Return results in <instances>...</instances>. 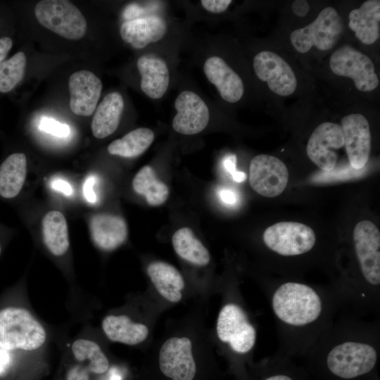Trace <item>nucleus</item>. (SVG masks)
Wrapping results in <instances>:
<instances>
[{
    "label": "nucleus",
    "mask_w": 380,
    "mask_h": 380,
    "mask_svg": "<svg viewBox=\"0 0 380 380\" xmlns=\"http://www.w3.org/2000/svg\"><path fill=\"white\" fill-rule=\"evenodd\" d=\"M263 380H293V378L284 374H276L266 377Z\"/></svg>",
    "instance_id": "nucleus-41"
},
{
    "label": "nucleus",
    "mask_w": 380,
    "mask_h": 380,
    "mask_svg": "<svg viewBox=\"0 0 380 380\" xmlns=\"http://www.w3.org/2000/svg\"><path fill=\"white\" fill-rule=\"evenodd\" d=\"M177 114L172 127L178 133L191 135L203 131L208 125L210 114L204 101L191 91L181 92L175 101Z\"/></svg>",
    "instance_id": "nucleus-14"
},
{
    "label": "nucleus",
    "mask_w": 380,
    "mask_h": 380,
    "mask_svg": "<svg viewBox=\"0 0 380 380\" xmlns=\"http://www.w3.org/2000/svg\"><path fill=\"white\" fill-rule=\"evenodd\" d=\"M69 90L72 112L80 116H89L96 108L102 82L93 72L82 70L70 76Z\"/></svg>",
    "instance_id": "nucleus-15"
},
{
    "label": "nucleus",
    "mask_w": 380,
    "mask_h": 380,
    "mask_svg": "<svg viewBox=\"0 0 380 380\" xmlns=\"http://www.w3.org/2000/svg\"><path fill=\"white\" fill-rule=\"evenodd\" d=\"M224 170L232 177L236 182H242L246 179V175L243 172L236 170V156L234 154H228L223 159Z\"/></svg>",
    "instance_id": "nucleus-32"
},
{
    "label": "nucleus",
    "mask_w": 380,
    "mask_h": 380,
    "mask_svg": "<svg viewBox=\"0 0 380 380\" xmlns=\"http://www.w3.org/2000/svg\"><path fill=\"white\" fill-rule=\"evenodd\" d=\"M124 108V101L118 92L108 94L99 103L91 122L93 135L103 139L118 128Z\"/></svg>",
    "instance_id": "nucleus-21"
},
{
    "label": "nucleus",
    "mask_w": 380,
    "mask_h": 380,
    "mask_svg": "<svg viewBox=\"0 0 380 380\" xmlns=\"http://www.w3.org/2000/svg\"><path fill=\"white\" fill-rule=\"evenodd\" d=\"M329 65L335 75L351 78L359 91H371L379 84L372 60L350 46L336 50L331 56Z\"/></svg>",
    "instance_id": "nucleus-8"
},
{
    "label": "nucleus",
    "mask_w": 380,
    "mask_h": 380,
    "mask_svg": "<svg viewBox=\"0 0 380 380\" xmlns=\"http://www.w3.org/2000/svg\"><path fill=\"white\" fill-rule=\"evenodd\" d=\"M253 69L257 77L267 82L276 94L287 96L297 87V80L291 66L279 55L263 51L253 58Z\"/></svg>",
    "instance_id": "nucleus-11"
},
{
    "label": "nucleus",
    "mask_w": 380,
    "mask_h": 380,
    "mask_svg": "<svg viewBox=\"0 0 380 380\" xmlns=\"http://www.w3.org/2000/svg\"><path fill=\"white\" fill-rule=\"evenodd\" d=\"M71 350L77 361L87 362L86 367L89 372L100 374L108 369V360L96 342L89 339L78 338L72 343Z\"/></svg>",
    "instance_id": "nucleus-29"
},
{
    "label": "nucleus",
    "mask_w": 380,
    "mask_h": 380,
    "mask_svg": "<svg viewBox=\"0 0 380 380\" xmlns=\"http://www.w3.org/2000/svg\"><path fill=\"white\" fill-rule=\"evenodd\" d=\"M288 181V169L278 158L260 154L251 160L249 183L260 195L270 198L277 196L284 191Z\"/></svg>",
    "instance_id": "nucleus-9"
},
{
    "label": "nucleus",
    "mask_w": 380,
    "mask_h": 380,
    "mask_svg": "<svg viewBox=\"0 0 380 380\" xmlns=\"http://www.w3.org/2000/svg\"><path fill=\"white\" fill-rule=\"evenodd\" d=\"M132 186L136 193L146 197L147 203L153 206H158L168 198L167 186L159 180L153 169L145 165L135 175Z\"/></svg>",
    "instance_id": "nucleus-28"
},
{
    "label": "nucleus",
    "mask_w": 380,
    "mask_h": 380,
    "mask_svg": "<svg viewBox=\"0 0 380 380\" xmlns=\"http://www.w3.org/2000/svg\"><path fill=\"white\" fill-rule=\"evenodd\" d=\"M147 273L158 293L172 303L179 302L184 281L180 272L169 263L156 261L149 264Z\"/></svg>",
    "instance_id": "nucleus-22"
},
{
    "label": "nucleus",
    "mask_w": 380,
    "mask_h": 380,
    "mask_svg": "<svg viewBox=\"0 0 380 380\" xmlns=\"http://www.w3.org/2000/svg\"><path fill=\"white\" fill-rule=\"evenodd\" d=\"M166 31L165 21L155 15L126 20L120 28L122 40L135 49H142L150 43L159 41Z\"/></svg>",
    "instance_id": "nucleus-18"
},
{
    "label": "nucleus",
    "mask_w": 380,
    "mask_h": 380,
    "mask_svg": "<svg viewBox=\"0 0 380 380\" xmlns=\"http://www.w3.org/2000/svg\"><path fill=\"white\" fill-rule=\"evenodd\" d=\"M159 365L172 380H193L196 367L191 341L186 337L168 338L160 350Z\"/></svg>",
    "instance_id": "nucleus-12"
},
{
    "label": "nucleus",
    "mask_w": 380,
    "mask_h": 380,
    "mask_svg": "<svg viewBox=\"0 0 380 380\" xmlns=\"http://www.w3.org/2000/svg\"><path fill=\"white\" fill-rule=\"evenodd\" d=\"M341 126L350 167L357 170H362L370 155L369 124L364 115L354 113L343 117Z\"/></svg>",
    "instance_id": "nucleus-13"
},
{
    "label": "nucleus",
    "mask_w": 380,
    "mask_h": 380,
    "mask_svg": "<svg viewBox=\"0 0 380 380\" xmlns=\"http://www.w3.org/2000/svg\"><path fill=\"white\" fill-rule=\"evenodd\" d=\"M218 195L221 201L227 205H233L238 201L236 193L230 189H221L218 191Z\"/></svg>",
    "instance_id": "nucleus-36"
},
{
    "label": "nucleus",
    "mask_w": 380,
    "mask_h": 380,
    "mask_svg": "<svg viewBox=\"0 0 380 380\" xmlns=\"http://www.w3.org/2000/svg\"><path fill=\"white\" fill-rule=\"evenodd\" d=\"M137 65L141 75L142 91L151 99H160L166 92L170 81L165 61L153 55H144L139 58Z\"/></svg>",
    "instance_id": "nucleus-19"
},
{
    "label": "nucleus",
    "mask_w": 380,
    "mask_h": 380,
    "mask_svg": "<svg viewBox=\"0 0 380 380\" xmlns=\"http://www.w3.org/2000/svg\"><path fill=\"white\" fill-rule=\"evenodd\" d=\"M26 66L23 52H18L8 60L0 62V92L11 91L23 79Z\"/></svg>",
    "instance_id": "nucleus-30"
},
{
    "label": "nucleus",
    "mask_w": 380,
    "mask_h": 380,
    "mask_svg": "<svg viewBox=\"0 0 380 380\" xmlns=\"http://www.w3.org/2000/svg\"><path fill=\"white\" fill-rule=\"evenodd\" d=\"M39 128L56 137H64L70 134V128L66 124L61 123L49 118L42 119Z\"/></svg>",
    "instance_id": "nucleus-31"
},
{
    "label": "nucleus",
    "mask_w": 380,
    "mask_h": 380,
    "mask_svg": "<svg viewBox=\"0 0 380 380\" xmlns=\"http://www.w3.org/2000/svg\"><path fill=\"white\" fill-rule=\"evenodd\" d=\"M42 324L25 308L8 307L0 310V348L32 351L46 340Z\"/></svg>",
    "instance_id": "nucleus-3"
},
{
    "label": "nucleus",
    "mask_w": 380,
    "mask_h": 380,
    "mask_svg": "<svg viewBox=\"0 0 380 380\" xmlns=\"http://www.w3.org/2000/svg\"><path fill=\"white\" fill-rule=\"evenodd\" d=\"M12 357L9 350L0 348V375L7 372L11 366Z\"/></svg>",
    "instance_id": "nucleus-37"
},
{
    "label": "nucleus",
    "mask_w": 380,
    "mask_h": 380,
    "mask_svg": "<svg viewBox=\"0 0 380 380\" xmlns=\"http://www.w3.org/2000/svg\"><path fill=\"white\" fill-rule=\"evenodd\" d=\"M91 236L94 244L103 251H110L120 246L127 238V226L118 215L98 213L89 222Z\"/></svg>",
    "instance_id": "nucleus-16"
},
{
    "label": "nucleus",
    "mask_w": 380,
    "mask_h": 380,
    "mask_svg": "<svg viewBox=\"0 0 380 380\" xmlns=\"http://www.w3.org/2000/svg\"><path fill=\"white\" fill-rule=\"evenodd\" d=\"M110 380H122L121 373L115 368L110 370Z\"/></svg>",
    "instance_id": "nucleus-42"
},
{
    "label": "nucleus",
    "mask_w": 380,
    "mask_h": 380,
    "mask_svg": "<svg viewBox=\"0 0 380 380\" xmlns=\"http://www.w3.org/2000/svg\"><path fill=\"white\" fill-rule=\"evenodd\" d=\"M292 10L296 15L304 17L308 14L310 6L307 1L296 0L292 4Z\"/></svg>",
    "instance_id": "nucleus-38"
},
{
    "label": "nucleus",
    "mask_w": 380,
    "mask_h": 380,
    "mask_svg": "<svg viewBox=\"0 0 380 380\" xmlns=\"http://www.w3.org/2000/svg\"><path fill=\"white\" fill-rule=\"evenodd\" d=\"M379 350V317L365 320L348 312L335 319L307 353L322 357L333 376L351 380L374 370Z\"/></svg>",
    "instance_id": "nucleus-2"
},
{
    "label": "nucleus",
    "mask_w": 380,
    "mask_h": 380,
    "mask_svg": "<svg viewBox=\"0 0 380 380\" xmlns=\"http://www.w3.org/2000/svg\"><path fill=\"white\" fill-rule=\"evenodd\" d=\"M343 32V22L332 7L324 8L307 26L296 30L291 34V42L300 53L308 52L312 46L319 50L331 49Z\"/></svg>",
    "instance_id": "nucleus-7"
},
{
    "label": "nucleus",
    "mask_w": 380,
    "mask_h": 380,
    "mask_svg": "<svg viewBox=\"0 0 380 380\" xmlns=\"http://www.w3.org/2000/svg\"><path fill=\"white\" fill-rule=\"evenodd\" d=\"M51 186L55 190L60 191L67 196L72 194V188L70 185L61 179H56L51 182Z\"/></svg>",
    "instance_id": "nucleus-40"
},
{
    "label": "nucleus",
    "mask_w": 380,
    "mask_h": 380,
    "mask_svg": "<svg viewBox=\"0 0 380 380\" xmlns=\"http://www.w3.org/2000/svg\"><path fill=\"white\" fill-rule=\"evenodd\" d=\"M265 292L274 318L278 349L288 354L307 353L342 308L333 289L299 281L271 284Z\"/></svg>",
    "instance_id": "nucleus-1"
},
{
    "label": "nucleus",
    "mask_w": 380,
    "mask_h": 380,
    "mask_svg": "<svg viewBox=\"0 0 380 380\" xmlns=\"http://www.w3.org/2000/svg\"><path fill=\"white\" fill-rule=\"evenodd\" d=\"M343 146L341 126L325 122L318 125L310 135L307 144V154L319 169L329 172L336 164V150Z\"/></svg>",
    "instance_id": "nucleus-10"
},
{
    "label": "nucleus",
    "mask_w": 380,
    "mask_h": 380,
    "mask_svg": "<svg viewBox=\"0 0 380 380\" xmlns=\"http://www.w3.org/2000/svg\"><path fill=\"white\" fill-rule=\"evenodd\" d=\"M42 236L48 250L56 256L64 255L69 248L68 224L65 216L58 210H51L42 219Z\"/></svg>",
    "instance_id": "nucleus-24"
},
{
    "label": "nucleus",
    "mask_w": 380,
    "mask_h": 380,
    "mask_svg": "<svg viewBox=\"0 0 380 380\" xmlns=\"http://www.w3.org/2000/svg\"><path fill=\"white\" fill-rule=\"evenodd\" d=\"M89 372L85 366H72L66 374V380H89Z\"/></svg>",
    "instance_id": "nucleus-34"
},
{
    "label": "nucleus",
    "mask_w": 380,
    "mask_h": 380,
    "mask_svg": "<svg viewBox=\"0 0 380 380\" xmlns=\"http://www.w3.org/2000/svg\"><path fill=\"white\" fill-rule=\"evenodd\" d=\"M101 327L110 341L130 346L144 341L148 334V329L145 324L134 322L122 315L105 317Z\"/></svg>",
    "instance_id": "nucleus-23"
},
{
    "label": "nucleus",
    "mask_w": 380,
    "mask_h": 380,
    "mask_svg": "<svg viewBox=\"0 0 380 380\" xmlns=\"http://www.w3.org/2000/svg\"><path fill=\"white\" fill-rule=\"evenodd\" d=\"M95 182L96 178L94 175L89 176L85 180L83 186L84 196L90 203H94L96 201V194L93 189Z\"/></svg>",
    "instance_id": "nucleus-35"
},
{
    "label": "nucleus",
    "mask_w": 380,
    "mask_h": 380,
    "mask_svg": "<svg viewBox=\"0 0 380 380\" xmlns=\"http://www.w3.org/2000/svg\"><path fill=\"white\" fill-rule=\"evenodd\" d=\"M34 13L40 25L63 38L80 39L86 32L87 21L84 15L69 1H40Z\"/></svg>",
    "instance_id": "nucleus-4"
},
{
    "label": "nucleus",
    "mask_w": 380,
    "mask_h": 380,
    "mask_svg": "<svg viewBox=\"0 0 380 380\" xmlns=\"http://www.w3.org/2000/svg\"><path fill=\"white\" fill-rule=\"evenodd\" d=\"M13 46L12 39L8 37L0 38V62L4 61Z\"/></svg>",
    "instance_id": "nucleus-39"
},
{
    "label": "nucleus",
    "mask_w": 380,
    "mask_h": 380,
    "mask_svg": "<svg viewBox=\"0 0 380 380\" xmlns=\"http://www.w3.org/2000/svg\"><path fill=\"white\" fill-rule=\"evenodd\" d=\"M27 173L24 153L10 155L0 165V195L5 198L15 197L22 189Z\"/></svg>",
    "instance_id": "nucleus-25"
},
{
    "label": "nucleus",
    "mask_w": 380,
    "mask_h": 380,
    "mask_svg": "<svg viewBox=\"0 0 380 380\" xmlns=\"http://www.w3.org/2000/svg\"><path fill=\"white\" fill-rule=\"evenodd\" d=\"M231 3V0H202L201 1L202 6L206 11L214 13L224 12Z\"/></svg>",
    "instance_id": "nucleus-33"
},
{
    "label": "nucleus",
    "mask_w": 380,
    "mask_h": 380,
    "mask_svg": "<svg viewBox=\"0 0 380 380\" xmlns=\"http://www.w3.org/2000/svg\"><path fill=\"white\" fill-rule=\"evenodd\" d=\"M218 338L236 354H247L256 343L257 331L244 309L228 303L220 310L216 326Z\"/></svg>",
    "instance_id": "nucleus-6"
},
{
    "label": "nucleus",
    "mask_w": 380,
    "mask_h": 380,
    "mask_svg": "<svg viewBox=\"0 0 380 380\" xmlns=\"http://www.w3.org/2000/svg\"><path fill=\"white\" fill-rule=\"evenodd\" d=\"M262 240L271 251L281 257H298L310 252L315 246L316 235L306 224L280 222L267 227Z\"/></svg>",
    "instance_id": "nucleus-5"
},
{
    "label": "nucleus",
    "mask_w": 380,
    "mask_h": 380,
    "mask_svg": "<svg viewBox=\"0 0 380 380\" xmlns=\"http://www.w3.org/2000/svg\"><path fill=\"white\" fill-rule=\"evenodd\" d=\"M1 246H0V253H1Z\"/></svg>",
    "instance_id": "nucleus-43"
},
{
    "label": "nucleus",
    "mask_w": 380,
    "mask_h": 380,
    "mask_svg": "<svg viewBox=\"0 0 380 380\" xmlns=\"http://www.w3.org/2000/svg\"><path fill=\"white\" fill-rule=\"evenodd\" d=\"M203 71L221 97L227 102L239 101L244 91L241 77L219 56H211L204 63Z\"/></svg>",
    "instance_id": "nucleus-17"
},
{
    "label": "nucleus",
    "mask_w": 380,
    "mask_h": 380,
    "mask_svg": "<svg viewBox=\"0 0 380 380\" xmlns=\"http://www.w3.org/2000/svg\"><path fill=\"white\" fill-rule=\"evenodd\" d=\"M153 139L154 133L151 129L137 128L112 141L108 146V151L111 155L135 158L145 152Z\"/></svg>",
    "instance_id": "nucleus-27"
},
{
    "label": "nucleus",
    "mask_w": 380,
    "mask_h": 380,
    "mask_svg": "<svg viewBox=\"0 0 380 380\" xmlns=\"http://www.w3.org/2000/svg\"><path fill=\"white\" fill-rule=\"evenodd\" d=\"M349 27L355 37L365 44H372L380 35V1L368 0L349 15Z\"/></svg>",
    "instance_id": "nucleus-20"
},
{
    "label": "nucleus",
    "mask_w": 380,
    "mask_h": 380,
    "mask_svg": "<svg viewBox=\"0 0 380 380\" xmlns=\"http://www.w3.org/2000/svg\"><path fill=\"white\" fill-rule=\"evenodd\" d=\"M177 254L186 261L198 266L207 265L210 260L208 249L195 236L190 228L177 230L172 238Z\"/></svg>",
    "instance_id": "nucleus-26"
}]
</instances>
